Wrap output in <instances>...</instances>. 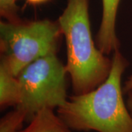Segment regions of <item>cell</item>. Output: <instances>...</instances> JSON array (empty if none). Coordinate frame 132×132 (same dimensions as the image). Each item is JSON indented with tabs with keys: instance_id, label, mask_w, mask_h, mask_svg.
I'll list each match as a JSON object with an SVG mask.
<instances>
[{
	"instance_id": "52a82bcc",
	"label": "cell",
	"mask_w": 132,
	"mask_h": 132,
	"mask_svg": "<svg viewBox=\"0 0 132 132\" xmlns=\"http://www.w3.org/2000/svg\"><path fill=\"white\" fill-rule=\"evenodd\" d=\"M19 81L6 66L0 63V107L17 106L21 102Z\"/></svg>"
},
{
	"instance_id": "7a4b0ae2",
	"label": "cell",
	"mask_w": 132,
	"mask_h": 132,
	"mask_svg": "<svg viewBox=\"0 0 132 132\" xmlns=\"http://www.w3.org/2000/svg\"><path fill=\"white\" fill-rule=\"evenodd\" d=\"M57 21L65 39V68L73 93L94 90L108 78L112 60L105 56L92 37L88 0H67Z\"/></svg>"
},
{
	"instance_id": "5b68a950",
	"label": "cell",
	"mask_w": 132,
	"mask_h": 132,
	"mask_svg": "<svg viewBox=\"0 0 132 132\" xmlns=\"http://www.w3.org/2000/svg\"><path fill=\"white\" fill-rule=\"evenodd\" d=\"M120 0H102V18L96 35V45L104 54L119 49L116 34V19Z\"/></svg>"
},
{
	"instance_id": "8fae6325",
	"label": "cell",
	"mask_w": 132,
	"mask_h": 132,
	"mask_svg": "<svg viewBox=\"0 0 132 132\" xmlns=\"http://www.w3.org/2000/svg\"><path fill=\"white\" fill-rule=\"evenodd\" d=\"M128 94V98L127 101H126V104H127V106L131 114L132 115V90L128 92L127 93Z\"/></svg>"
},
{
	"instance_id": "7c38bea8",
	"label": "cell",
	"mask_w": 132,
	"mask_h": 132,
	"mask_svg": "<svg viewBox=\"0 0 132 132\" xmlns=\"http://www.w3.org/2000/svg\"><path fill=\"white\" fill-rule=\"evenodd\" d=\"M27 2L31 5H38V4H41L44 3L46 2H47L48 0H26Z\"/></svg>"
},
{
	"instance_id": "277c9868",
	"label": "cell",
	"mask_w": 132,
	"mask_h": 132,
	"mask_svg": "<svg viewBox=\"0 0 132 132\" xmlns=\"http://www.w3.org/2000/svg\"><path fill=\"white\" fill-rule=\"evenodd\" d=\"M67 71L65 65L53 52L26 66L17 76L21 86L20 107L29 121L44 108L61 106L68 100Z\"/></svg>"
},
{
	"instance_id": "ba28073f",
	"label": "cell",
	"mask_w": 132,
	"mask_h": 132,
	"mask_svg": "<svg viewBox=\"0 0 132 132\" xmlns=\"http://www.w3.org/2000/svg\"><path fill=\"white\" fill-rule=\"evenodd\" d=\"M28 120L27 114L20 107L15 106L13 110L5 114L0 121V132H18L22 129L23 124Z\"/></svg>"
},
{
	"instance_id": "9c48e42d",
	"label": "cell",
	"mask_w": 132,
	"mask_h": 132,
	"mask_svg": "<svg viewBox=\"0 0 132 132\" xmlns=\"http://www.w3.org/2000/svg\"><path fill=\"white\" fill-rule=\"evenodd\" d=\"M19 10L16 0H0V15L5 21L9 22L20 21L21 19L18 15Z\"/></svg>"
},
{
	"instance_id": "30bf717a",
	"label": "cell",
	"mask_w": 132,
	"mask_h": 132,
	"mask_svg": "<svg viewBox=\"0 0 132 132\" xmlns=\"http://www.w3.org/2000/svg\"><path fill=\"white\" fill-rule=\"evenodd\" d=\"M123 90L124 93H128V92L132 90V75L130 76V77L128 79V80L125 82Z\"/></svg>"
},
{
	"instance_id": "8992f818",
	"label": "cell",
	"mask_w": 132,
	"mask_h": 132,
	"mask_svg": "<svg viewBox=\"0 0 132 132\" xmlns=\"http://www.w3.org/2000/svg\"><path fill=\"white\" fill-rule=\"evenodd\" d=\"M54 109L44 108L29 121V125L18 132H72Z\"/></svg>"
},
{
	"instance_id": "3957f363",
	"label": "cell",
	"mask_w": 132,
	"mask_h": 132,
	"mask_svg": "<svg viewBox=\"0 0 132 132\" xmlns=\"http://www.w3.org/2000/svg\"><path fill=\"white\" fill-rule=\"evenodd\" d=\"M62 35L58 21L48 19L0 22L1 63L15 76L40 57L57 52Z\"/></svg>"
},
{
	"instance_id": "6da1fadb",
	"label": "cell",
	"mask_w": 132,
	"mask_h": 132,
	"mask_svg": "<svg viewBox=\"0 0 132 132\" xmlns=\"http://www.w3.org/2000/svg\"><path fill=\"white\" fill-rule=\"evenodd\" d=\"M108 78L96 89L68 98L57 114L72 130L97 132H132V115L123 98L122 76L127 60L114 52Z\"/></svg>"
}]
</instances>
